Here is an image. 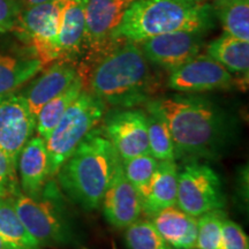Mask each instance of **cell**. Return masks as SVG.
Listing matches in <instances>:
<instances>
[{"label":"cell","mask_w":249,"mask_h":249,"mask_svg":"<svg viewBox=\"0 0 249 249\" xmlns=\"http://www.w3.org/2000/svg\"><path fill=\"white\" fill-rule=\"evenodd\" d=\"M145 107L166 121L176 160H218L234 141L235 120L223 107L202 96H161L150 99Z\"/></svg>","instance_id":"obj_1"},{"label":"cell","mask_w":249,"mask_h":249,"mask_svg":"<svg viewBox=\"0 0 249 249\" xmlns=\"http://www.w3.org/2000/svg\"><path fill=\"white\" fill-rule=\"evenodd\" d=\"M89 91L107 105L129 108L147 104L156 91L149 61L138 43L121 42L88 73Z\"/></svg>","instance_id":"obj_2"},{"label":"cell","mask_w":249,"mask_h":249,"mask_svg":"<svg viewBox=\"0 0 249 249\" xmlns=\"http://www.w3.org/2000/svg\"><path fill=\"white\" fill-rule=\"evenodd\" d=\"M120 161L101 127H95L55 174L58 186L74 203L92 211L101 205Z\"/></svg>","instance_id":"obj_3"},{"label":"cell","mask_w":249,"mask_h":249,"mask_svg":"<svg viewBox=\"0 0 249 249\" xmlns=\"http://www.w3.org/2000/svg\"><path fill=\"white\" fill-rule=\"evenodd\" d=\"M213 12L207 2L191 0H134L113 33L114 42H134L176 31L207 33Z\"/></svg>","instance_id":"obj_4"},{"label":"cell","mask_w":249,"mask_h":249,"mask_svg":"<svg viewBox=\"0 0 249 249\" xmlns=\"http://www.w3.org/2000/svg\"><path fill=\"white\" fill-rule=\"evenodd\" d=\"M12 198L21 222L40 247L65 248L80 244L60 189L54 180L49 179L36 197L18 192Z\"/></svg>","instance_id":"obj_5"},{"label":"cell","mask_w":249,"mask_h":249,"mask_svg":"<svg viewBox=\"0 0 249 249\" xmlns=\"http://www.w3.org/2000/svg\"><path fill=\"white\" fill-rule=\"evenodd\" d=\"M105 113L107 104L83 89L45 140L50 178H53L83 139L98 126Z\"/></svg>","instance_id":"obj_6"},{"label":"cell","mask_w":249,"mask_h":249,"mask_svg":"<svg viewBox=\"0 0 249 249\" xmlns=\"http://www.w3.org/2000/svg\"><path fill=\"white\" fill-rule=\"evenodd\" d=\"M85 1V38L83 62L79 74L86 77L93 65L120 43L114 42L113 33L120 23L126 8L134 0H83Z\"/></svg>","instance_id":"obj_7"},{"label":"cell","mask_w":249,"mask_h":249,"mask_svg":"<svg viewBox=\"0 0 249 249\" xmlns=\"http://www.w3.org/2000/svg\"><path fill=\"white\" fill-rule=\"evenodd\" d=\"M71 0H53L21 11L13 31L44 65L58 60L57 38Z\"/></svg>","instance_id":"obj_8"},{"label":"cell","mask_w":249,"mask_h":249,"mask_svg":"<svg viewBox=\"0 0 249 249\" xmlns=\"http://www.w3.org/2000/svg\"><path fill=\"white\" fill-rule=\"evenodd\" d=\"M222 180L216 171L198 160H187L178 172L177 205L193 217L225 207Z\"/></svg>","instance_id":"obj_9"},{"label":"cell","mask_w":249,"mask_h":249,"mask_svg":"<svg viewBox=\"0 0 249 249\" xmlns=\"http://www.w3.org/2000/svg\"><path fill=\"white\" fill-rule=\"evenodd\" d=\"M147 119V112L134 107H119L104 114L101 129L121 160L150 154Z\"/></svg>","instance_id":"obj_10"},{"label":"cell","mask_w":249,"mask_h":249,"mask_svg":"<svg viewBox=\"0 0 249 249\" xmlns=\"http://www.w3.org/2000/svg\"><path fill=\"white\" fill-rule=\"evenodd\" d=\"M36 130V117L22 93L0 98V150L13 163Z\"/></svg>","instance_id":"obj_11"},{"label":"cell","mask_w":249,"mask_h":249,"mask_svg":"<svg viewBox=\"0 0 249 249\" xmlns=\"http://www.w3.org/2000/svg\"><path fill=\"white\" fill-rule=\"evenodd\" d=\"M167 86L174 91L195 93L226 90L236 86V80L225 67L208 54H197L181 67L171 71Z\"/></svg>","instance_id":"obj_12"},{"label":"cell","mask_w":249,"mask_h":249,"mask_svg":"<svg viewBox=\"0 0 249 249\" xmlns=\"http://www.w3.org/2000/svg\"><path fill=\"white\" fill-rule=\"evenodd\" d=\"M203 35L198 31H176L154 36L138 44L149 62L171 73L200 54Z\"/></svg>","instance_id":"obj_13"},{"label":"cell","mask_w":249,"mask_h":249,"mask_svg":"<svg viewBox=\"0 0 249 249\" xmlns=\"http://www.w3.org/2000/svg\"><path fill=\"white\" fill-rule=\"evenodd\" d=\"M101 205L105 219L119 230L126 229L142 214L141 196L127 180L121 161L103 196Z\"/></svg>","instance_id":"obj_14"},{"label":"cell","mask_w":249,"mask_h":249,"mask_svg":"<svg viewBox=\"0 0 249 249\" xmlns=\"http://www.w3.org/2000/svg\"><path fill=\"white\" fill-rule=\"evenodd\" d=\"M79 76V65L71 59H58L43 71L26 89L22 96L29 105L31 113L37 117L46 103L60 95Z\"/></svg>","instance_id":"obj_15"},{"label":"cell","mask_w":249,"mask_h":249,"mask_svg":"<svg viewBox=\"0 0 249 249\" xmlns=\"http://www.w3.org/2000/svg\"><path fill=\"white\" fill-rule=\"evenodd\" d=\"M17 167L21 192L31 197L39 195L50 179L45 140L38 135L33 136L18 155Z\"/></svg>","instance_id":"obj_16"},{"label":"cell","mask_w":249,"mask_h":249,"mask_svg":"<svg viewBox=\"0 0 249 249\" xmlns=\"http://www.w3.org/2000/svg\"><path fill=\"white\" fill-rule=\"evenodd\" d=\"M179 166L176 160H158L157 169L141 196L142 213L151 218L165 208L177 205Z\"/></svg>","instance_id":"obj_17"},{"label":"cell","mask_w":249,"mask_h":249,"mask_svg":"<svg viewBox=\"0 0 249 249\" xmlns=\"http://www.w3.org/2000/svg\"><path fill=\"white\" fill-rule=\"evenodd\" d=\"M150 220L172 249H195L197 218L185 213L178 205L165 208Z\"/></svg>","instance_id":"obj_18"},{"label":"cell","mask_w":249,"mask_h":249,"mask_svg":"<svg viewBox=\"0 0 249 249\" xmlns=\"http://www.w3.org/2000/svg\"><path fill=\"white\" fill-rule=\"evenodd\" d=\"M85 27V1L71 0L64 13L55 44L59 59H71L75 61V58L82 52Z\"/></svg>","instance_id":"obj_19"},{"label":"cell","mask_w":249,"mask_h":249,"mask_svg":"<svg viewBox=\"0 0 249 249\" xmlns=\"http://www.w3.org/2000/svg\"><path fill=\"white\" fill-rule=\"evenodd\" d=\"M44 66L35 55L18 57L0 52V98L14 93Z\"/></svg>","instance_id":"obj_20"},{"label":"cell","mask_w":249,"mask_h":249,"mask_svg":"<svg viewBox=\"0 0 249 249\" xmlns=\"http://www.w3.org/2000/svg\"><path fill=\"white\" fill-rule=\"evenodd\" d=\"M208 55L219 62L230 73L248 76L249 71V40L224 34L209 43Z\"/></svg>","instance_id":"obj_21"},{"label":"cell","mask_w":249,"mask_h":249,"mask_svg":"<svg viewBox=\"0 0 249 249\" xmlns=\"http://www.w3.org/2000/svg\"><path fill=\"white\" fill-rule=\"evenodd\" d=\"M86 82L83 77L80 75L73 81V83L68 88L62 91L60 95L55 96L51 101L40 108L36 117V132L37 135L44 140L48 139V136L51 134L52 130L64 113L66 112L71 104L79 97V95L85 89Z\"/></svg>","instance_id":"obj_22"},{"label":"cell","mask_w":249,"mask_h":249,"mask_svg":"<svg viewBox=\"0 0 249 249\" xmlns=\"http://www.w3.org/2000/svg\"><path fill=\"white\" fill-rule=\"evenodd\" d=\"M0 236L13 247L42 249L21 222L12 196H0Z\"/></svg>","instance_id":"obj_23"},{"label":"cell","mask_w":249,"mask_h":249,"mask_svg":"<svg viewBox=\"0 0 249 249\" xmlns=\"http://www.w3.org/2000/svg\"><path fill=\"white\" fill-rule=\"evenodd\" d=\"M211 7L224 34L249 40V0H214Z\"/></svg>","instance_id":"obj_24"},{"label":"cell","mask_w":249,"mask_h":249,"mask_svg":"<svg viewBox=\"0 0 249 249\" xmlns=\"http://www.w3.org/2000/svg\"><path fill=\"white\" fill-rule=\"evenodd\" d=\"M149 152L157 160H176V149L169 126L164 118L154 111H148Z\"/></svg>","instance_id":"obj_25"},{"label":"cell","mask_w":249,"mask_h":249,"mask_svg":"<svg viewBox=\"0 0 249 249\" xmlns=\"http://www.w3.org/2000/svg\"><path fill=\"white\" fill-rule=\"evenodd\" d=\"M124 241L127 249H172L150 219H139L127 226Z\"/></svg>","instance_id":"obj_26"},{"label":"cell","mask_w":249,"mask_h":249,"mask_svg":"<svg viewBox=\"0 0 249 249\" xmlns=\"http://www.w3.org/2000/svg\"><path fill=\"white\" fill-rule=\"evenodd\" d=\"M225 218L226 213L222 209L197 217L196 249H222V224Z\"/></svg>","instance_id":"obj_27"},{"label":"cell","mask_w":249,"mask_h":249,"mask_svg":"<svg viewBox=\"0 0 249 249\" xmlns=\"http://www.w3.org/2000/svg\"><path fill=\"white\" fill-rule=\"evenodd\" d=\"M121 164L127 180L135 187L140 196H142L147 191L149 182L157 169L158 160L150 154H147L121 160Z\"/></svg>","instance_id":"obj_28"},{"label":"cell","mask_w":249,"mask_h":249,"mask_svg":"<svg viewBox=\"0 0 249 249\" xmlns=\"http://www.w3.org/2000/svg\"><path fill=\"white\" fill-rule=\"evenodd\" d=\"M18 192L17 165L0 150V196H14Z\"/></svg>","instance_id":"obj_29"},{"label":"cell","mask_w":249,"mask_h":249,"mask_svg":"<svg viewBox=\"0 0 249 249\" xmlns=\"http://www.w3.org/2000/svg\"><path fill=\"white\" fill-rule=\"evenodd\" d=\"M222 249H249V239L242 227L231 219L223 220Z\"/></svg>","instance_id":"obj_30"},{"label":"cell","mask_w":249,"mask_h":249,"mask_svg":"<svg viewBox=\"0 0 249 249\" xmlns=\"http://www.w3.org/2000/svg\"><path fill=\"white\" fill-rule=\"evenodd\" d=\"M21 11L18 0H0V33L13 31Z\"/></svg>","instance_id":"obj_31"},{"label":"cell","mask_w":249,"mask_h":249,"mask_svg":"<svg viewBox=\"0 0 249 249\" xmlns=\"http://www.w3.org/2000/svg\"><path fill=\"white\" fill-rule=\"evenodd\" d=\"M48 1H53V0H21L20 4H23L26 7H29V6L43 4V2H48Z\"/></svg>","instance_id":"obj_32"},{"label":"cell","mask_w":249,"mask_h":249,"mask_svg":"<svg viewBox=\"0 0 249 249\" xmlns=\"http://www.w3.org/2000/svg\"><path fill=\"white\" fill-rule=\"evenodd\" d=\"M7 247H8V245L6 244V242L4 241V239L0 236V249H7Z\"/></svg>","instance_id":"obj_33"},{"label":"cell","mask_w":249,"mask_h":249,"mask_svg":"<svg viewBox=\"0 0 249 249\" xmlns=\"http://www.w3.org/2000/svg\"><path fill=\"white\" fill-rule=\"evenodd\" d=\"M7 249H23V248H18V247H13V246H9V245H8Z\"/></svg>","instance_id":"obj_34"},{"label":"cell","mask_w":249,"mask_h":249,"mask_svg":"<svg viewBox=\"0 0 249 249\" xmlns=\"http://www.w3.org/2000/svg\"><path fill=\"white\" fill-rule=\"evenodd\" d=\"M191 1H194V2H205V0H191Z\"/></svg>","instance_id":"obj_35"},{"label":"cell","mask_w":249,"mask_h":249,"mask_svg":"<svg viewBox=\"0 0 249 249\" xmlns=\"http://www.w3.org/2000/svg\"><path fill=\"white\" fill-rule=\"evenodd\" d=\"M82 249H87V248H82Z\"/></svg>","instance_id":"obj_36"},{"label":"cell","mask_w":249,"mask_h":249,"mask_svg":"<svg viewBox=\"0 0 249 249\" xmlns=\"http://www.w3.org/2000/svg\"><path fill=\"white\" fill-rule=\"evenodd\" d=\"M195 249H196V248H195Z\"/></svg>","instance_id":"obj_37"}]
</instances>
